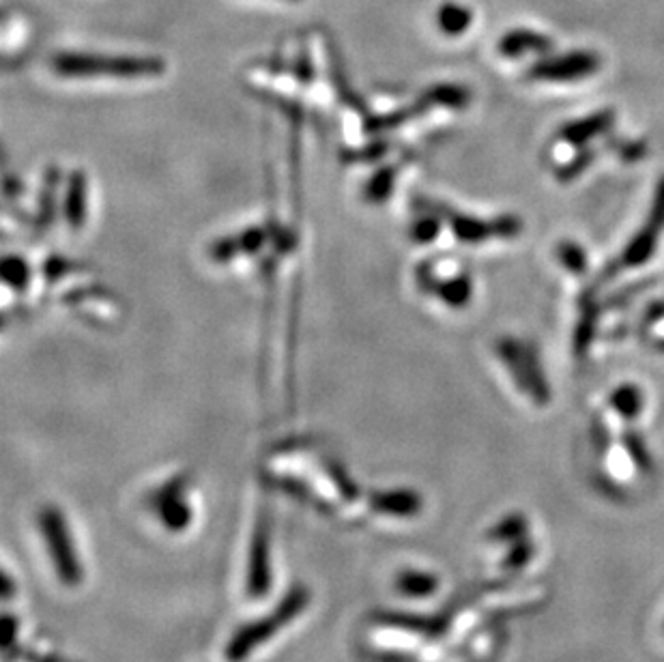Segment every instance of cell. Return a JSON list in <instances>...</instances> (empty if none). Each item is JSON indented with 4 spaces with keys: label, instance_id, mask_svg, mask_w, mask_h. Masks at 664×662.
<instances>
[{
    "label": "cell",
    "instance_id": "1",
    "mask_svg": "<svg viewBox=\"0 0 664 662\" xmlns=\"http://www.w3.org/2000/svg\"><path fill=\"white\" fill-rule=\"evenodd\" d=\"M56 74L65 78H155L164 65L155 59H108V56H61L54 61Z\"/></svg>",
    "mask_w": 664,
    "mask_h": 662
},
{
    "label": "cell",
    "instance_id": "2",
    "mask_svg": "<svg viewBox=\"0 0 664 662\" xmlns=\"http://www.w3.org/2000/svg\"><path fill=\"white\" fill-rule=\"evenodd\" d=\"M499 355L508 368L512 370L514 379L521 390L531 394V398L538 402V405H546L551 400V392H548L544 374L538 366V357L536 351L523 342L516 340H501L499 342Z\"/></svg>",
    "mask_w": 664,
    "mask_h": 662
},
{
    "label": "cell",
    "instance_id": "3",
    "mask_svg": "<svg viewBox=\"0 0 664 662\" xmlns=\"http://www.w3.org/2000/svg\"><path fill=\"white\" fill-rule=\"evenodd\" d=\"M600 61L594 54L589 52H574L568 56H559V59H546L531 67L529 76L533 80H553V82H564V80H579L596 74Z\"/></svg>",
    "mask_w": 664,
    "mask_h": 662
},
{
    "label": "cell",
    "instance_id": "4",
    "mask_svg": "<svg viewBox=\"0 0 664 662\" xmlns=\"http://www.w3.org/2000/svg\"><path fill=\"white\" fill-rule=\"evenodd\" d=\"M662 226H664V181L660 183L658 192H656L654 209H652V215H649L647 224L643 226L641 233L632 239V243L626 248V252L622 256L624 267H639L647 261L649 256H652Z\"/></svg>",
    "mask_w": 664,
    "mask_h": 662
},
{
    "label": "cell",
    "instance_id": "5",
    "mask_svg": "<svg viewBox=\"0 0 664 662\" xmlns=\"http://www.w3.org/2000/svg\"><path fill=\"white\" fill-rule=\"evenodd\" d=\"M299 607H301V602H299L297 598L286 600V602L282 604V609H280V613H278L276 617H273V615L267 617V620H265L267 624H258L256 628L245 630L241 637H237V641L233 643V647H230V658H233V660H241V658H245V654H248L254 645H258V643H263V641H265V637L269 635L271 630L276 632L280 626H284L288 617H293V615L299 611Z\"/></svg>",
    "mask_w": 664,
    "mask_h": 662
},
{
    "label": "cell",
    "instance_id": "6",
    "mask_svg": "<svg viewBox=\"0 0 664 662\" xmlns=\"http://www.w3.org/2000/svg\"><path fill=\"white\" fill-rule=\"evenodd\" d=\"M417 280H420L424 291L437 293L445 304H450L454 308L465 306L471 297V282L465 276L441 282V280H437L435 273H432L430 265H422L420 269H417Z\"/></svg>",
    "mask_w": 664,
    "mask_h": 662
},
{
    "label": "cell",
    "instance_id": "7",
    "mask_svg": "<svg viewBox=\"0 0 664 662\" xmlns=\"http://www.w3.org/2000/svg\"><path fill=\"white\" fill-rule=\"evenodd\" d=\"M613 119H615L613 110L596 112V114H591V117H587L583 121H574V123L566 125L559 132V138L564 142H568V145H587L591 138L609 132V127L613 125Z\"/></svg>",
    "mask_w": 664,
    "mask_h": 662
},
{
    "label": "cell",
    "instance_id": "8",
    "mask_svg": "<svg viewBox=\"0 0 664 662\" xmlns=\"http://www.w3.org/2000/svg\"><path fill=\"white\" fill-rule=\"evenodd\" d=\"M372 506L394 516H415L422 510V497L413 491L381 493L372 499Z\"/></svg>",
    "mask_w": 664,
    "mask_h": 662
},
{
    "label": "cell",
    "instance_id": "9",
    "mask_svg": "<svg viewBox=\"0 0 664 662\" xmlns=\"http://www.w3.org/2000/svg\"><path fill=\"white\" fill-rule=\"evenodd\" d=\"M445 215H447V220H450L454 235L465 243H480V241L488 239L490 235H497V222L488 224V222H480L475 218H469V215L450 213V211H447Z\"/></svg>",
    "mask_w": 664,
    "mask_h": 662
},
{
    "label": "cell",
    "instance_id": "10",
    "mask_svg": "<svg viewBox=\"0 0 664 662\" xmlns=\"http://www.w3.org/2000/svg\"><path fill=\"white\" fill-rule=\"evenodd\" d=\"M398 589L407 596L422 598V596L435 594L439 589V581H437V577H432V574L407 570L398 577Z\"/></svg>",
    "mask_w": 664,
    "mask_h": 662
},
{
    "label": "cell",
    "instance_id": "11",
    "mask_svg": "<svg viewBox=\"0 0 664 662\" xmlns=\"http://www.w3.org/2000/svg\"><path fill=\"white\" fill-rule=\"evenodd\" d=\"M611 407L624 417V420H637L643 409V394L639 387L624 385L611 396Z\"/></svg>",
    "mask_w": 664,
    "mask_h": 662
},
{
    "label": "cell",
    "instance_id": "12",
    "mask_svg": "<svg viewBox=\"0 0 664 662\" xmlns=\"http://www.w3.org/2000/svg\"><path fill=\"white\" fill-rule=\"evenodd\" d=\"M529 523L523 514H510L505 516L501 523H497L493 529H490V540L497 542H516L527 536Z\"/></svg>",
    "mask_w": 664,
    "mask_h": 662
},
{
    "label": "cell",
    "instance_id": "13",
    "mask_svg": "<svg viewBox=\"0 0 664 662\" xmlns=\"http://www.w3.org/2000/svg\"><path fill=\"white\" fill-rule=\"evenodd\" d=\"M551 46V41H546L540 35H533V33H512L501 41V52L505 56H521L523 48H531V50H546Z\"/></svg>",
    "mask_w": 664,
    "mask_h": 662
},
{
    "label": "cell",
    "instance_id": "14",
    "mask_svg": "<svg viewBox=\"0 0 664 662\" xmlns=\"http://www.w3.org/2000/svg\"><path fill=\"white\" fill-rule=\"evenodd\" d=\"M596 319H598V306L591 301V297L587 295L583 301V316H581V325L579 331H576V353H585L587 351V344L591 340V334H594V327H596Z\"/></svg>",
    "mask_w": 664,
    "mask_h": 662
},
{
    "label": "cell",
    "instance_id": "15",
    "mask_svg": "<svg viewBox=\"0 0 664 662\" xmlns=\"http://www.w3.org/2000/svg\"><path fill=\"white\" fill-rule=\"evenodd\" d=\"M426 99L430 104L450 106V108H465L467 102H469V93L465 89H458V86H439V89L432 91Z\"/></svg>",
    "mask_w": 664,
    "mask_h": 662
},
{
    "label": "cell",
    "instance_id": "16",
    "mask_svg": "<svg viewBox=\"0 0 664 662\" xmlns=\"http://www.w3.org/2000/svg\"><path fill=\"white\" fill-rule=\"evenodd\" d=\"M469 11L467 9H460V7H454V5H447L441 9L439 13V24L445 33H450V35H456L460 31H465V28L469 26Z\"/></svg>",
    "mask_w": 664,
    "mask_h": 662
},
{
    "label": "cell",
    "instance_id": "17",
    "mask_svg": "<svg viewBox=\"0 0 664 662\" xmlns=\"http://www.w3.org/2000/svg\"><path fill=\"white\" fill-rule=\"evenodd\" d=\"M533 549H536V546H533V542H529L527 538H521V540H516L514 546H512V551L508 553V557L503 559V566L505 570H521L525 568L531 557H533Z\"/></svg>",
    "mask_w": 664,
    "mask_h": 662
},
{
    "label": "cell",
    "instance_id": "18",
    "mask_svg": "<svg viewBox=\"0 0 664 662\" xmlns=\"http://www.w3.org/2000/svg\"><path fill=\"white\" fill-rule=\"evenodd\" d=\"M559 258L570 271L574 273H585L587 269V256L581 246H576L572 241H564L559 246Z\"/></svg>",
    "mask_w": 664,
    "mask_h": 662
},
{
    "label": "cell",
    "instance_id": "19",
    "mask_svg": "<svg viewBox=\"0 0 664 662\" xmlns=\"http://www.w3.org/2000/svg\"><path fill=\"white\" fill-rule=\"evenodd\" d=\"M624 445H626L628 454L632 456L634 465H637L641 471H649V469H652V458H649V452H647L645 443H643V439H641L639 435L628 433V435L624 437Z\"/></svg>",
    "mask_w": 664,
    "mask_h": 662
},
{
    "label": "cell",
    "instance_id": "20",
    "mask_svg": "<svg viewBox=\"0 0 664 662\" xmlns=\"http://www.w3.org/2000/svg\"><path fill=\"white\" fill-rule=\"evenodd\" d=\"M394 175L396 172L392 168H385L381 170L377 177H374L368 187H366V196L370 200H383L389 196V190H392V183H394Z\"/></svg>",
    "mask_w": 664,
    "mask_h": 662
},
{
    "label": "cell",
    "instance_id": "21",
    "mask_svg": "<svg viewBox=\"0 0 664 662\" xmlns=\"http://www.w3.org/2000/svg\"><path fill=\"white\" fill-rule=\"evenodd\" d=\"M591 157H594V151H589V149H585L583 153H579L576 157H572L570 162H566L564 166L559 168V179H561V181H570V179H574V177H579L581 172L589 166Z\"/></svg>",
    "mask_w": 664,
    "mask_h": 662
},
{
    "label": "cell",
    "instance_id": "22",
    "mask_svg": "<svg viewBox=\"0 0 664 662\" xmlns=\"http://www.w3.org/2000/svg\"><path fill=\"white\" fill-rule=\"evenodd\" d=\"M439 235V220L432 218V215H426V218L417 220L413 226V239L420 243H428Z\"/></svg>",
    "mask_w": 664,
    "mask_h": 662
},
{
    "label": "cell",
    "instance_id": "23",
    "mask_svg": "<svg viewBox=\"0 0 664 662\" xmlns=\"http://www.w3.org/2000/svg\"><path fill=\"white\" fill-rule=\"evenodd\" d=\"M615 151H619V155H622V160L626 162H637L641 160V157L645 155V145L643 142H617L615 145Z\"/></svg>",
    "mask_w": 664,
    "mask_h": 662
},
{
    "label": "cell",
    "instance_id": "24",
    "mask_svg": "<svg viewBox=\"0 0 664 662\" xmlns=\"http://www.w3.org/2000/svg\"><path fill=\"white\" fill-rule=\"evenodd\" d=\"M7 596H11V583L3 572H0V598H7Z\"/></svg>",
    "mask_w": 664,
    "mask_h": 662
}]
</instances>
